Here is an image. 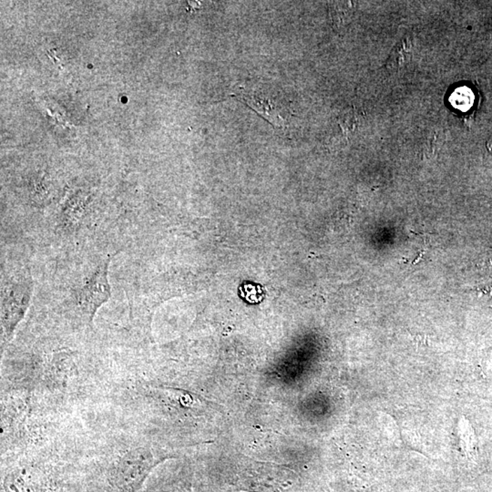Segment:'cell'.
Segmentation results:
<instances>
[{"mask_svg":"<svg viewBox=\"0 0 492 492\" xmlns=\"http://www.w3.org/2000/svg\"><path fill=\"white\" fill-rule=\"evenodd\" d=\"M232 96L237 97V99L252 108L259 115L277 128H283L291 116L288 102L272 93L261 90L252 92L241 90L237 95Z\"/></svg>","mask_w":492,"mask_h":492,"instance_id":"obj_4","label":"cell"},{"mask_svg":"<svg viewBox=\"0 0 492 492\" xmlns=\"http://www.w3.org/2000/svg\"><path fill=\"white\" fill-rule=\"evenodd\" d=\"M1 492H68L62 451L44 449L1 456Z\"/></svg>","mask_w":492,"mask_h":492,"instance_id":"obj_2","label":"cell"},{"mask_svg":"<svg viewBox=\"0 0 492 492\" xmlns=\"http://www.w3.org/2000/svg\"><path fill=\"white\" fill-rule=\"evenodd\" d=\"M413 38L410 36L401 39L392 50L391 56L386 62V69L388 71H400L406 66L412 59L413 53Z\"/></svg>","mask_w":492,"mask_h":492,"instance_id":"obj_6","label":"cell"},{"mask_svg":"<svg viewBox=\"0 0 492 492\" xmlns=\"http://www.w3.org/2000/svg\"><path fill=\"white\" fill-rule=\"evenodd\" d=\"M62 455L68 492H139L159 464L176 458L105 413L77 430Z\"/></svg>","mask_w":492,"mask_h":492,"instance_id":"obj_1","label":"cell"},{"mask_svg":"<svg viewBox=\"0 0 492 492\" xmlns=\"http://www.w3.org/2000/svg\"><path fill=\"white\" fill-rule=\"evenodd\" d=\"M328 7L334 28L337 30L346 28L354 15L355 5L353 2H329Z\"/></svg>","mask_w":492,"mask_h":492,"instance_id":"obj_7","label":"cell"},{"mask_svg":"<svg viewBox=\"0 0 492 492\" xmlns=\"http://www.w3.org/2000/svg\"><path fill=\"white\" fill-rule=\"evenodd\" d=\"M108 262H104L92 274L78 293L77 298V321L83 328L92 329L93 318L97 311L111 295L107 279Z\"/></svg>","mask_w":492,"mask_h":492,"instance_id":"obj_3","label":"cell"},{"mask_svg":"<svg viewBox=\"0 0 492 492\" xmlns=\"http://www.w3.org/2000/svg\"><path fill=\"white\" fill-rule=\"evenodd\" d=\"M155 492H190V486L187 482L184 484L177 482L174 485L169 486V487L162 486L161 489H159Z\"/></svg>","mask_w":492,"mask_h":492,"instance_id":"obj_8","label":"cell"},{"mask_svg":"<svg viewBox=\"0 0 492 492\" xmlns=\"http://www.w3.org/2000/svg\"><path fill=\"white\" fill-rule=\"evenodd\" d=\"M29 290L27 286H17V288H12L8 297L2 301V352L10 345L15 330L25 316L29 300Z\"/></svg>","mask_w":492,"mask_h":492,"instance_id":"obj_5","label":"cell"},{"mask_svg":"<svg viewBox=\"0 0 492 492\" xmlns=\"http://www.w3.org/2000/svg\"><path fill=\"white\" fill-rule=\"evenodd\" d=\"M487 149L489 152H490L492 155V137L490 139V140L488 141Z\"/></svg>","mask_w":492,"mask_h":492,"instance_id":"obj_9","label":"cell"}]
</instances>
